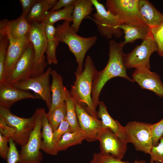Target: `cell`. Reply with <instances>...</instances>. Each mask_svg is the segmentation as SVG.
Instances as JSON below:
<instances>
[{"label": "cell", "instance_id": "1", "mask_svg": "<svg viewBox=\"0 0 163 163\" xmlns=\"http://www.w3.org/2000/svg\"><path fill=\"white\" fill-rule=\"evenodd\" d=\"M124 46L121 42L118 43L113 40L109 42V59L107 63L103 69L97 71L93 81L91 98L96 109L100 101L99 97L102 89L109 80L119 77L134 82L126 72L127 68L124 61Z\"/></svg>", "mask_w": 163, "mask_h": 163}, {"label": "cell", "instance_id": "2", "mask_svg": "<svg viewBox=\"0 0 163 163\" xmlns=\"http://www.w3.org/2000/svg\"><path fill=\"white\" fill-rule=\"evenodd\" d=\"M97 71L91 57L88 56L82 72L75 73L76 79L70 92L77 103L89 114L98 118L91 98L93 81Z\"/></svg>", "mask_w": 163, "mask_h": 163}, {"label": "cell", "instance_id": "3", "mask_svg": "<svg viewBox=\"0 0 163 163\" xmlns=\"http://www.w3.org/2000/svg\"><path fill=\"white\" fill-rule=\"evenodd\" d=\"M64 21L56 27L55 37L58 41L65 43L74 55L78 67L75 73L79 74L83 70V60L87 52L96 43L97 37L94 36L85 37L77 34L70 25Z\"/></svg>", "mask_w": 163, "mask_h": 163}, {"label": "cell", "instance_id": "4", "mask_svg": "<svg viewBox=\"0 0 163 163\" xmlns=\"http://www.w3.org/2000/svg\"><path fill=\"white\" fill-rule=\"evenodd\" d=\"M45 109L38 108L34 113L35 116V125L31 132L28 140L21 147L19 153L18 163H41L43 159L40 151L42 140L41 120Z\"/></svg>", "mask_w": 163, "mask_h": 163}, {"label": "cell", "instance_id": "5", "mask_svg": "<svg viewBox=\"0 0 163 163\" xmlns=\"http://www.w3.org/2000/svg\"><path fill=\"white\" fill-rule=\"evenodd\" d=\"M96 12L93 18L88 16L96 24L100 34L107 39L113 36L118 38L123 34L120 29L121 24L118 20L106 9L104 6L97 0H91Z\"/></svg>", "mask_w": 163, "mask_h": 163}, {"label": "cell", "instance_id": "6", "mask_svg": "<svg viewBox=\"0 0 163 163\" xmlns=\"http://www.w3.org/2000/svg\"><path fill=\"white\" fill-rule=\"evenodd\" d=\"M0 116L4 119L8 125L15 129L11 138L15 143L21 147L24 145L35 126L34 113L29 118L21 117L13 114L9 109L0 106Z\"/></svg>", "mask_w": 163, "mask_h": 163}, {"label": "cell", "instance_id": "7", "mask_svg": "<svg viewBox=\"0 0 163 163\" xmlns=\"http://www.w3.org/2000/svg\"><path fill=\"white\" fill-rule=\"evenodd\" d=\"M152 124L136 121L128 123L124 126L129 143L136 150L149 154L153 146Z\"/></svg>", "mask_w": 163, "mask_h": 163}, {"label": "cell", "instance_id": "8", "mask_svg": "<svg viewBox=\"0 0 163 163\" xmlns=\"http://www.w3.org/2000/svg\"><path fill=\"white\" fill-rule=\"evenodd\" d=\"M157 51V45L150 33L140 45L136 46L131 52L125 54V65L127 69H150V56Z\"/></svg>", "mask_w": 163, "mask_h": 163}, {"label": "cell", "instance_id": "9", "mask_svg": "<svg viewBox=\"0 0 163 163\" xmlns=\"http://www.w3.org/2000/svg\"><path fill=\"white\" fill-rule=\"evenodd\" d=\"M52 70V68L49 67L43 74L39 76L28 78L12 85L21 90L32 91L45 102L49 109L51 104L50 78Z\"/></svg>", "mask_w": 163, "mask_h": 163}, {"label": "cell", "instance_id": "10", "mask_svg": "<svg viewBox=\"0 0 163 163\" xmlns=\"http://www.w3.org/2000/svg\"><path fill=\"white\" fill-rule=\"evenodd\" d=\"M138 0H107L105 6L107 10L118 20L121 24L128 22H143L139 11Z\"/></svg>", "mask_w": 163, "mask_h": 163}, {"label": "cell", "instance_id": "11", "mask_svg": "<svg viewBox=\"0 0 163 163\" xmlns=\"http://www.w3.org/2000/svg\"><path fill=\"white\" fill-rule=\"evenodd\" d=\"M97 140L99 142L101 153L110 154L120 160L123 158L126 151L127 144L110 129L103 128L98 133Z\"/></svg>", "mask_w": 163, "mask_h": 163}, {"label": "cell", "instance_id": "12", "mask_svg": "<svg viewBox=\"0 0 163 163\" xmlns=\"http://www.w3.org/2000/svg\"><path fill=\"white\" fill-rule=\"evenodd\" d=\"M35 58L33 46L30 42L13 71L6 78L3 84L12 85L23 79L30 77L35 62Z\"/></svg>", "mask_w": 163, "mask_h": 163}, {"label": "cell", "instance_id": "13", "mask_svg": "<svg viewBox=\"0 0 163 163\" xmlns=\"http://www.w3.org/2000/svg\"><path fill=\"white\" fill-rule=\"evenodd\" d=\"M75 106L80 126L85 134V140L88 142L97 140L98 133L104 128L102 121L89 114L76 102Z\"/></svg>", "mask_w": 163, "mask_h": 163}, {"label": "cell", "instance_id": "14", "mask_svg": "<svg viewBox=\"0 0 163 163\" xmlns=\"http://www.w3.org/2000/svg\"><path fill=\"white\" fill-rule=\"evenodd\" d=\"M132 79L142 89L150 91L158 97H163V84L160 76L150 69H136L132 74Z\"/></svg>", "mask_w": 163, "mask_h": 163}, {"label": "cell", "instance_id": "15", "mask_svg": "<svg viewBox=\"0 0 163 163\" xmlns=\"http://www.w3.org/2000/svg\"><path fill=\"white\" fill-rule=\"evenodd\" d=\"M30 27L26 18L21 15L13 20L6 19L1 20L0 34L6 35L8 38L21 39L27 37Z\"/></svg>", "mask_w": 163, "mask_h": 163}, {"label": "cell", "instance_id": "16", "mask_svg": "<svg viewBox=\"0 0 163 163\" xmlns=\"http://www.w3.org/2000/svg\"><path fill=\"white\" fill-rule=\"evenodd\" d=\"M8 39L9 44L5 64L4 82L13 71L17 62L30 42L27 37L19 40L11 38Z\"/></svg>", "mask_w": 163, "mask_h": 163}, {"label": "cell", "instance_id": "17", "mask_svg": "<svg viewBox=\"0 0 163 163\" xmlns=\"http://www.w3.org/2000/svg\"><path fill=\"white\" fill-rule=\"evenodd\" d=\"M27 37L33 46L35 61L39 62L42 60L46 52L47 40L44 26L43 23L31 24Z\"/></svg>", "mask_w": 163, "mask_h": 163}, {"label": "cell", "instance_id": "18", "mask_svg": "<svg viewBox=\"0 0 163 163\" xmlns=\"http://www.w3.org/2000/svg\"><path fill=\"white\" fill-rule=\"evenodd\" d=\"M27 98L41 99L37 95L19 89L12 85H0V106L9 109L15 102Z\"/></svg>", "mask_w": 163, "mask_h": 163}, {"label": "cell", "instance_id": "19", "mask_svg": "<svg viewBox=\"0 0 163 163\" xmlns=\"http://www.w3.org/2000/svg\"><path fill=\"white\" fill-rule=\"evenodd\" d=\"M119 28L124 34V40L121 42L124 46L138 39L143 40L151 33L150 28L140 21L124 22L120 25Z\"/></svg>", "mask_w": 163, "mask_h": 163}, {"label": "cell", "instance_id": "20", "mask_svg": "<svg viewBox=\"0 0 163 163\" xmlns=\"http://www.w3.org/2000/svg\"><path fill=\"white\" fill-rule=\"evenodd\" d=\"M51 75L52 77L50 85L51 104L47 113L48 117L52 114L57 107L65 102L68 90L63 85L62 76L56 70H52Z\"/></svg>", "mask_w": 163, "mask_h": 163}, {"label": "cell", "instance_id": "21", "mask_svg": "<svg viewBox=\"0 0 163 163\" xmlns=\"http://www.w3.org/2000/svg\"><path fill=\"white\" fill-rule=\"evenodd\" d=\"M138 7L142 21L150 28L157 27L163 22V14L149 1L139 0Z\"/></svg>", "mask_w": 163, "mask_h": 163}, {"label": "cell", "instance_id": "22", "mask_svg": "<svg viewBox=\"0 0 163 163\" xmlns=\"http://www.w3.org/2000/svg\"><path fill=\"white\" fill-rule=\"evenodd\" d=\"M98 105L97 116L101 119L104 127L110 129L126 143H129L124 126L112 117L104 102L100 101Z\"/></svg>", "mask_w": 163, "mask_h": 163}, {"label": "cell", "instance_id": "23", "mask_svg": "<svg viewBox=\"0 0 163 163\" xmlns=\"http://www.w3.org/2000/svg\"><path fill=\"white\" fill-rule=\"evenodd\" d=\"M41 124V149L49 155H56L59 151L53 140V130L49 123L45 111L42 115Z\"/></svg>", "mask_w": 163, "mask_h": 163}, {"label": "cell", "instance_id": "24", "mask_svg": "<svg viewBox=\"0 0 163 163\" xmlns=\"http://www.w3.org/2000/svg\"><path fill=\"white\" fill-rule=\"evenodd\" d=\"M56 0H38L32 6L26 18L31 25L43 23L49 10L52 9L57 2Z\"/></svg>", "mask_w": 163, "mask_h": 163}, {"label": "cell", "instance_id": "25", "mask_svg": "<svg viewBox=\"0 0 163 163\" xmlns=\"http://www.w3.org/2000/svg\"><path fill=\"white\" fill-rule=\"evenodd\" d=\"M74 5L71 26L77 33L83 19L91 14L93 5L91 0H76Z\"/></svg>", "mask_w": 163, "mask_h": 163}, {"label": "cell", "instance_id": "26", "mask_svg": "<svg viewBox=\"0 0 163 163\" xmlns=\"http://www.w3.org/2000/svg\"><path fill=\"white\" fill-rule=\"evenodd\" d=\"M54 25L46 24L44 26L47 43L46 51L48 64H57L58 61L56 56V50L59 42L55 37L56 27Z\"/></svg>", "mask_w": 163, "mask_h": 163}, {"label": "cell", "instance_id": "27", "mask_svg": "<svg viewBox=\"0 0 163 163\" xmlns=\"http://www.w3.org/2000/svg\"><path fill=\"white\" fill-rule=\"evenodd\" d=\"M85 138V134L82 129L66 133L57 142V149L59 152L66 150L70 146L81 144Z\"/></svg>", "mask_w": 163, "mask_h": 163}, {"label": "cell", "instance_id": "28", "mask_svg": "<svg viewBox=\"0 0 163 163\" xmlns=\"http://www.w3.org/2000/svg\"><path fill=\"white\" fill-rule=\"evenodd\" d=\"M74 5H72L64 8L63 9L56 10H50L48 12L43 24L54 25L56 22L63 20L69 22L73 21L72 13Z\"/></svg>", "mask_w": 163, "mask_h": 163}, {"label": "cell", "instance_id": "29", "mask_svg": "<svg viewBox=\"0 0 163 163\" xmlns=\"http://www.w3.org/2000/svg\"><path fill=\"white\" fill-rule=\"evenodd\" d=\"M65 102L66 107V118L70 125L73 131L81 130L76 113V101L68 90Z\"/></svg>", "mask_w": 163, "mask_h": 163}, {"label": "cell", "instance_id": "30", "mask_svg": "<svg viewBox=\"0 0 163 163\" xmlns=\"http://www.w3.org/2000/svg\"><path fill=\"white\" fill-rule=\"evenodd\" d=\"M66 107L65 102L57 107L52 114L47 117L53 132L56 129L61 123L66 118Z\"/></svg>", "mask_w": 163, "mask_h": 163}, {"label": "cell", "instance_id": "31", "mask_svg": "<svg viewBox=\"0 0 163 163\" xmlns=\"http://www.w3.org/2000/svg\"><path fill=\"white\" fill-rule=\"evenodd\" d=\"M9 40L5 34H0V85L2 84L5 78V64Z\"/></svg>", "mask_w": 163, "mask_h": 163}, {"label": "cell", "instance_id": "32", "mask_svg": "<svg viewBox=\"0 0 163 163\" xmlns=\"http://www.w3.org/2000/svg\"><path fill=\"white\" fill-rule=\"evenodd\" d=\"M146 162L144 160H136L131 163L128 161H123L114 158L110 154L103 155L99 152L94 154L90 163H145Z\"/></svg>", "mask_w": 163, "mask_h": 163}, {"label": "cell", "instance_id": "33", "mask_svg": "<svg viewBox=\"0 0 163 163\" xmlns=\"http://www.w3.org/2000/svg\"><path fill=\"white\" fill-rule=\"evenodd\" d=\"M150 32L158 46V53L163 57V22L159 26L150 28Z\"/></svg>", "mask_w": 163, "mask_h": 163}, {"label": "cell", "instance_id": "34", "mask_svg": "<svg viewBox=\"0 0 163 163\" xmlns=\"http://www.w3.org/2000/svg\"><path fill=\"white\" fill-rule=\"evenodd\" d=\"M149 154L151 157L150 161L163 163V136L157 145L152 146Z\"/></svg>", "mask_w": 163, "mask_h": 163}, {"label": "cell", "instance_id": "35", "mask_svg": "<svg viewBox=\"0 0 163 163\" xmlns=\"http://www.w3.org/2000/svg\"><path fill=\"white\" fill-rule=\"evenodd\" d=\"M72 131H73L70 125L66 118L61 123L56 129L53 132V140L56 146L57 142L63 134Z\"/></svg>", "mask_w": 163, "mask_h": 163}, {"label": "cell", "instance_id": "36", "mask_svg": "<svg viewBox=\"0 0 163 163\" xmlns=\"http://www.w3.org/2000/svg\"><path fill=\"white\" fill-rule=\"evenodd\" d=\"M153 146L157 145L161 138L163 136V118L159 122L152 124Z\"/></svg>", "mask_w": 163, "mask_h": 163}, {"label": "cell", "instance_id": "37", "mask_svg": "<svg viewBox=\"0 0 163 163\" xmlns=\"http://www.w3.org/2000/svg\"><path fill=\"white\" fill-rule=\"evenodd\" d=\"M15 132V129L8 125L4 119L0 116V134L10 139L11 138Z\"/></svg>", "mask_w": 163, "mask_h": 163}, {"label": "cell", "instance_id": "38", "mask_svg": "<svg viewBox=\"0 0 163 163\" xmlns=\"http://www.w3.org/2000/svg\"><path fill=\"white\" fill-rule=\"evenodd\" d=\"M10 139L0 134V156L4 160H7L9 147L8 143Z\"/></svg>", "mask_w": 163, "mask_h": 163}, {"label": "cell", "instance_id": "39", "mask_svg": "<svg viewBox=\"0 0 163 163\" xmlns=\"http://www.w3.org/2000/svg\"><path fill=\"white\" fill-rule=\"evenodd\" d=\"M38 0H19L22 7L21 15L25 18L29 12Z\"/></svg>", "mask_w": 163, "mask_h": 163}, {"label": "cell", "instance_id": "40", "mask_svg": "<svg viewBox=\"0 0 163 163\" xmlns=\"http://www.w3.org/2000/svg\"><path fill=\"white\" fill-rule=\"evenodd\" d=\"M76 0H59L54 6L51 10L60 9L61 8H65L74 5Z\"/></svg>", "mask_w": 163, "mask_h": 163}, {"label": "cell", "instance_id": "41", "mask_svg": "<svg viewBox=\"0 0 163 163\" xmlns=\"http://www.w3.org/2000/svg\"><path fill=\"white\" fill-rule=\"evenodd\" d=\"M150 163H162L159 162H151L150 161Z\"/></svg>", "mask_w": 163, "mask_h": 163}]
</instances>
